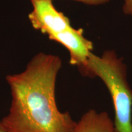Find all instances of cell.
Instances as JSON below:
<instances>
[{"label": "cell", "instance_id": "obj_1", "mask_svg": "<svg viewBox=\"0 0 132 132\" xmlns=\"http://www.w3.org/2000/svg\"><path fill=\"white\" fill-rule=\"evenodd\" d=\"M60 57L52 54H36L19 73L6 77L12 102L2 119L11 132H73L77 122L68 112L60 111L55 97Z\"/></svg>", "mask_w": 132, "mask_h": 132}, {"label": "cell", "instance_id": "obj_5", "mask_svg": "<svg viewBox=\"0 0 132 132\" xmlns=\"http://www.w3.org/2000/svg\"><path fill=\"white\" fill-rule=\"evenodd\" d=\"M73 132H116V129L108 113L89 110L77 122Z\"/></svg>", "mask_w": 132, "mask_h": 132}, {"label": "cell", "instance_id": "obj_6", "mask_svg": "<svg viewBox=\"0 0 132 132\" xmlns=\"http://www.w3.org/2000/svg\"><path fill=\"white\" fill-rule=\"evenodd\" d=\"M74 1L82 3L87 5H90V6H98V5L105 4L110 0H74Z\"/></svg>", "mask_w": 132, "mask_h": 132}, {"label": "cell", "instance_id": "obj_8", "mask_svg": "<svg viewBox=\"0 0 132 132\" xmlns=\"http://www.w3.org/2000/svg\"><path fill=\"white\" fill-rule=\"evenodd\" d=\"M0 132H11L5 126L4 123L3 122L2 119H0Z\"/></svg>", "mask_w": 132, "mask_h": 132}, {"label": "cell", "instance_id": "obj_3", "mask_svg": "<svg viewBox=\"0 0 132 132\" xmlns=\"http://www.w3.org/2000/svg\"><path fill=\"white\" fill-rule=\"evenodd\" d=\"M53 0H30L32 11L28 14L31 25L43 34L52 36L72 28L70 20L54 7Z\"/></svg>", "mask_w": 132, "mask_h": 132}, {"label": "cell", "instance_id": "obj_4", "mask_svg": "<svg viewBox=\"0 0 132 132\" xmlns=\"http://www.w3.org/2000/svg\"><path fill=\"white\" fill-rule=\"evenodd\" d=\"M83 29L73 28L52 36L50 40L63 45L70 54V64L78 67L79 70L86 64L93 50V44L83 35Z\"/></svg>", "mask_w": 132, "mask_h": 132}, {"label": "cell", "instance_id": "obj_7", "mask_svg": "<svg viewBox=\"0 0 132 132\" xmlns=\"http://www.w3.org/2000/svg\"><path fill=\"white\" fill-rule=\"evenodd\" d=\"M123 12L125 15L132 16V0H124Z\"/></svg>", "mask_w": 132, "mask_h": 132}, {"label": "cell", "instance_id": "obj_2", "mask_svg": "<svg viewBox=\"0 0 132 132\" xmlns=\"http://www.w3.org/2000/svg\"><path fill=\"white\" fill-rule=\"evenodd\" d=\"M80 72L86 77H98L106 85L114 108L116 132H132V90L122 59L113 50L102 56L91 53Z\"/></svg>", "mask_w": 132, "mask_h": 132}]
</instances>
